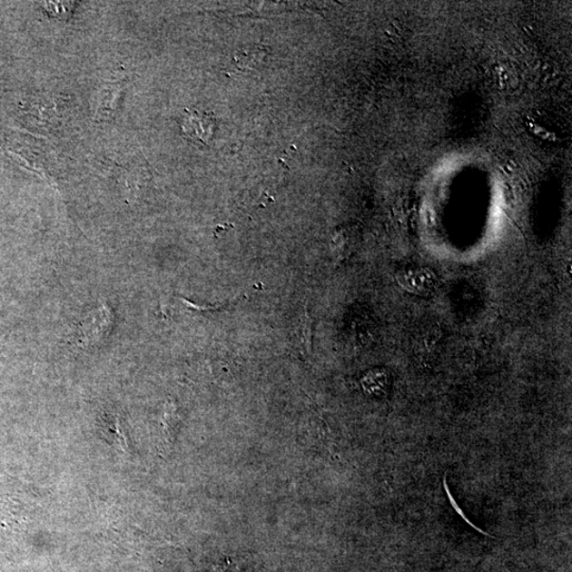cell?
Instances as JSON below:
<instances>
[{
  "instance_id": "6da1fadb",
  "label": "cell",
  "mask_w": 572,
  "mask_h": 572,
  "mask_svg": "<svg viewBox=\"0 0 572 572\" xmlns=\"http://www.w3.org/2000/svg\"><path fill=\"white\" fill-rule=\"evenodd\" d=\"M113 326L112 310L102 304L97 310L89 313L80 324L79 345L81 347H94L106 340Z\"/></svg>"
},
{
  "instance_id": "7a4b0ae2",
  "label": "cell",
  "mask_w": 572,
  "mask_h": 572,
  "mask_svg": "<svg viewBox=\"0 0 572 572\" xmlns=\"http://www.w3.org/2000/svg\"><path fill=\"white\" fill-rule=\"evenodd\" d=\"M215 121L206 113L192 112L183 121V131L191 138L207 143L214 133Z\"/></svg>"
},
{
  "instance_id": "3957f363",
  "label": "cell",
  "mask_w": 572,
  "mask_h": 572,
  "mask_svg": "<svg viewBox=\"0 0 572 572\" xmlns=\"http://www.w3.org/2000/svg\"><path fill=\"white\" fill-rule=\"evenodd\" d=\"M355 245V235L349 228L337 229L330 240V248L337 258H346Z\"/></svg>"
},
{
  "instance_id": "277c9868",
  "label": "cell",
  "mask_w": 572,
  "mask_h": 572,
  "mask_svg": "<svg viewBox=\"0 0 572 572\" xmlns=\"http://www.w3.org/2000/svg\"><path fill=\"white\" fill-rule=\"evenodd\" d=\"M263 49L258 46H246L241 48L234 56L238 67L243 70H251L260 65L264 60Z\"/></svg>"
},
{
  "instance_id": "5b68a950",
  "label": "cell",
  "mask_w": 572,
  "mask_h": 572,
  "mask_svg": "<svg viewBox=\"0 0 572 572\" xmlns=\"http://www.w3.org/2000/svg\"><path fill=\"white\" fill-rule=\"evenodd\" d=\"M296 340L299 346L305 352L311 353L313 347V333H311V321L307 311L299 320L298 326L295 330Z\"/></svg>"
},
{
  "instance_id": "8992f818",
  "label": "cell",
  "mask_w": 572,
  "mask_h": 572,
  "mask_svg": "<svg viewBox=\"0 0 572 572\" xmlns=\"http://www.w3.org/2000/svg\"><path fill=\"white\" fill-rule=\"evenodd\" d=\"M44 6L49 15L60 19H67L72 16L75 4L70 2H49L44 4Z\"/></svg>"
},
{
  "instance_id": "52a82bcc",
  "label": "cell",
  "mask_w": 572,
  "mask_h": 572,
  "mask_svg": "<svg viewBox=\"0 0 572 572\" xmlns=\"http://www.w3.org/2000/svg\"><path fill=\"white\" fill-rule=\"evenodd\" d=\"M448 473L444 474V478H443V486L445 488V493H447L449 500L450 502L451 507H453L455 512L457 514H459V517L466 521V523L469 526L472 527L473 529L478 531L479 533L483 534V536H486L488 537H491V538H495L493 536H491V534H488V532H486L485 530L480 529V528L475 526L472 521H470L467 517L466 514L463 513V511L461 510V508L459 507V505L457 504L455 498H453V495H451L450 491H449V488L448 485Z\"/></svg>"
}]
</instances>
